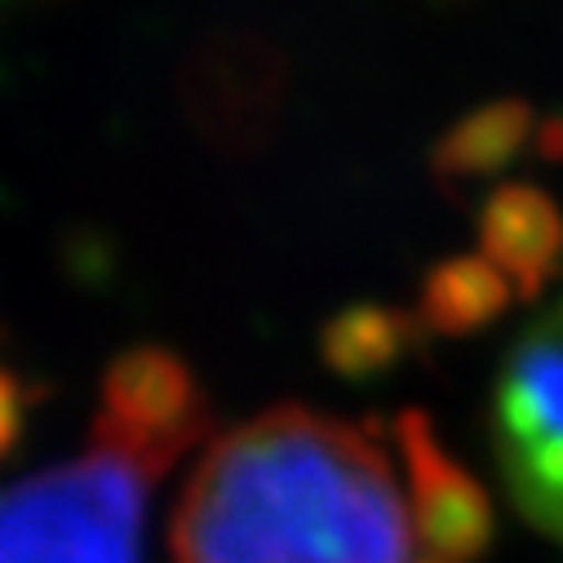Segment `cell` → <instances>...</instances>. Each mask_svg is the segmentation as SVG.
Here are the masks:
<instances>
[{
	"label": "cell",
	"mask_w": 563,
	"mask_h": 563,
	"mask_svg": "<svg viewBox=\"0 0 563 563\" xmlns=\"http://www.w3.org/2000/svg\"><path fill=\"white\" fill-rule=\"evenodd\" d=\"M537 129V115L528 102H488L471 115H462L440 143H435V174L444 187L457 183H479L497 178L523 147Z\"/></svg>",
	"instance_id": "7"
},
{
	"label": "cell",
	"mask_w": 563,
	"mask_h": 563,
	"mask_svg": "<svg viewBox=\"0 0 563 563\" xmlns=\"http://www.w3.org/2000/svg\"><path fill=\"white\" fill-rule=\"evenodd\" d=\"M23 412H27V395L23 382L14 377V368L0 364V462H5L23 435Z\"/></svg>",
	"instance_id": "9"
},
{
	"label": "cell",
	"mask_w": 563,
	"mask_h": 563,
	"mask_svg": "<svg viewBox=\"0 0 563 563\" xmlns=\"http://www.w3.org/2000/svg\"><path fill=\"white\" fill-rule=\"evenodd\" d=\"M493 506L421 412L390 427L279 404L196 462L174 563H475Z\"/></svg>",
	"instance_id": "1"
},
{
	"label": "cell",
	"mask_w": 563,
	"mask_h": 563,
	"mask_svg": "<svg viewBox=\"0 0 563 563\" xmlns=\"http://www.w3.org/2000/svg\"><path fill=\"white\" fill-rule=\"evenodd\" d=\"M417 324L390 307H351L324 329V360L342 377H368L404 360Z\"/></svg>",
	"instance_id": "8"
},
{
	"label": "cell",
	"mask_w": 563,
	"mask_h": 563,
	"mask_svg": "<svg viewBox=\"0 0 563 563\" xmlns=\"http://www.w3.org/2000/svg\"><path fill=\"white\" fill-rule=\"evenodd\" d=\"M156 479L124 449L93 440L85 457L0 493V563H143Z\"/></svg>",
	"instance_id": "2"
},
{
	"label": "cell",
	"mask_w": 563,
	"mask_h": 563,
	"mask_svg": "<svg viewBox=\"0 0 563 563\" xmlns=\"http://www.w3.org/2000/svg\"><path fill=\"white\" fill-rule=\"evenodd\" d=\"M209 431V399L187 360L165 346H133L102 373L93 440L124 449L156 475L178 466Z\"/></svg>",
	"instance_id": "4"
},
{
	"label": "cell",
	"mask_w": 563,
	"mask_h": 563,
	"mask_svg": "<svg viewBox=\"0 0 563 563\" xmlns=\"http://www.w3.org/2000/svg\"><path fill=\"white\" fill-rule=\"evenodd\" d=\"M515 285L484 257V253H462L427 271L421 285V324L444 333V338H466L475 329L497 324L515 307Z\"/></svg>",
	"instance_id": "6"
},
{
	"label": "cell",
	"mask_w": 563,
	"mask_h": 563,
	"mask_svg": "<svg viewBox=\"0 0 563 563\" xmlns=\"http://www.w3.org/2000/svg\"><path fill=\"white\" fill-rule=\"evenodd\" d=\"M493 453L519 515L563 545V302L532 320L497 368Z\"/></svg>",
	"instance_id": "3"
},
{
	"label": "cell",
	"mask_w": 563,
	"mask_h": 563,
	"mask_svg": "<svg viewBox=\"0 0 563 563\" xmlns=\"http://www.w3.org/2000/svg\"><path fill=\"white\" fill-rule=\"evenodd\" d=\"M479 249L519 298H537L563 266V213L532 183H497L479 209Z\"/></svg>",
	"instance_id": "5"
}]
</instances>
